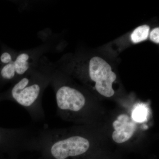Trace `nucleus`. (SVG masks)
<instances>
[{
    "instance_id": "nucleus-1",
    "label": "nucleus",
    "mask_w": 159,
    "mask_h": 159,
    "mask_svg": "<svg viewBox=\"0 0 159 159\" xmlns=\"http://www.w3.org/2000/svg\"><path fill=\"white\" fill-rule=\"evenodd\" d=\"M52 70L51 63L42 58L39 65L13 84L0 96V100L16 102L27 111L33 121L44 120L42 97L50 85Z\"/></svg>"
},
{
    "instance_id": "nucleus-2",
    "label": "nucleus",
    "mask_w": 159,
    "mask_h": 159,
    "mask_svg": "<svg viewBox=\"0 0 159 159\" xmlns=\"http://www.w3.org/2000/svg\"><path fill=\"white\" fill-rule=\"evenodd\" d=\"M50 84L55 92L57 111L61 116L68 120H77L85 106L84 94L74 87L60 82L53 70Z\"/></svg>"
},
{
    "instance_id": "nucleus-3",
    "label": "nucleus",
    "mask_w": 159,
    "mask_h": 159,
    "mask_svg": "<svg viewBox=\"0 0 159 159\" xmlns=\"http://www.w3.org/2000/svg\"><path fill=\"white\" fill-rule=\"evenodd\" d=\"M50 48L48 44L36 48L18 52L12 62L0 68V81L14 84L23 76L37 67L42 57Z\"/></svg>"
},
{
    "instance_id": "nucleus-4",
    "label": "nucleus",
    "mask_w": 159,
    "mask_h": 159,
    "mask_svg": "<svg viewBox=\"0 0 159 159\" xmlns=\"http://www.w3.org/2000/svg\"><path fill=\"white\" fill-rule=\"evenodd\" d=\"M89 73L91 80L96 82L95 88L99 94L106 97L113 96L112 84L117 77L108 63L101 57H93L89 64Z\"/></svg>"
},
{
    "instance_id": "nucleus-5",
    "label": "nucleus",
    "mask_w": 159,
    "mask_h": 159,
    "mask_svg": "<svg viewBox=\"0 0 159 159\" xmlns=\"http://www.w3.org/2000/svg\"><path fill=\"white\" fill-rule=\"evenodd\" d=\"M114 131L112 134L113 140L118 144L127 142L136 131L137 125L128 115L121 114L113 123Z\"/></svg>"
},
{
    "instance_id": "nucleus-6",
    "label": "nucleus",
    "mask_w": 159,
    "mask_h": 159,
    "mask_svg": "<svg viewBox=\"0 0 159 159\" xmlns=\"http://www.w3.org/2000/svg\"><path fill=\"white\" fill-rule=\"evenodd\" d=\"M149 26L144 25L139 26L134 30L131 35V39L133 42L136 43L147 39L149 34Z\"/></svg>"
},
{
    "instance_id": "nucleus-7",
    "label": "nucleus",
    "mask_w": 159,
    "mask_h": 159,
    "mask_svg": "<svg viewBox=\"0 0 159 159\" xmlns=\"http://www.w3.org/2000/svg\"><path fill=\"white\" fill-rule=\"evenodd\" d=\"M18 52L11 49H6L3 51L0 55V64L1 66L12 62L17 55Z\"/></svg>"
},
{
    "instance_id": "nucleus-8",
    "label": "nucleus",
    "mask_w": 159,
    "mask_h": 159,
    "mask_svg": "<svg viewBox=\"0 0 159 159\" xmlns=\"http://www.w3.org/2000/svg\"><path fill=\"white\" fill-rule=\"evenodd\" d=\"M146 115V111L143 107H138L134 111L133 118L134 120L137 121H142L145 119Z\"/></svg>"
},
{
    "instance_id": "nucleus-9",
    "label": "nucleus",
    "mask_w": 159,
    "mask_h": 159,
    "mask_svg": "<svg viewBox=\"0 0 159 159\" xmlns=\"http://www.w3.org/2000/svg\"><path fill=\"white\" fill-rule=\"evenodd\" d=\"M150 38L153 42L159 44V28H156L153 29L150 33Z\"/></svg>"
}]
</instances>
